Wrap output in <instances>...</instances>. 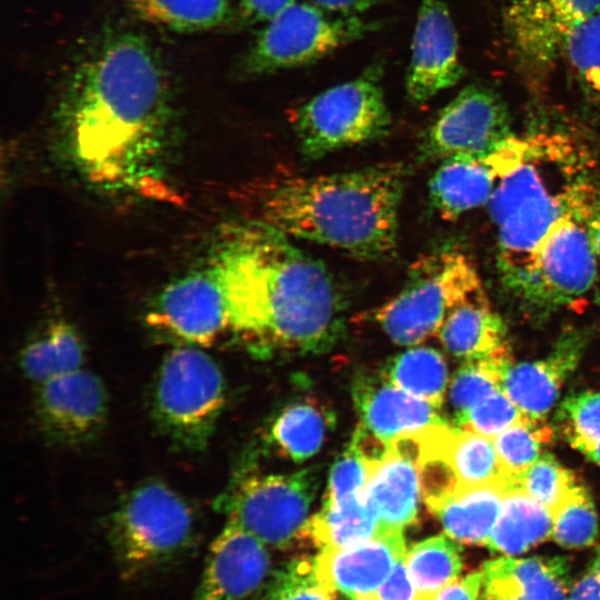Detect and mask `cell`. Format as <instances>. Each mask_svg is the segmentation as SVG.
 I'll use <instances>...</instances> for the list:
<instances>
[{
	"label": "cell",
	"mask_w": 600,
	"mask_h": 600,
	"mask_svg": "<svg viewBox=\"0 0 600 600\" xmlns=\"http://www.w3.org/2000/svg\"><path fill=\"white\" fill-rule=\"evenodd\" d=\"M590 461L600 466V440L583 447L580 450Z\"/></svg>",
	"instance_id": "f907efd6"
},
{
	"label": "cell",
	"mask_w": 600,
	"mask_h": 600,
	"mask_svg": "<svg viewBox=\"0 0 600 600\" xmlns=\"http://www.w3.org/2000/svg\"><path fill=\"white\" fill-rule=\"evenodd\" d=\"M551 538L561 547L582 549L592 546L599 532L598 516L586 487L578 483L552 511Z\"/></svg>",
	"instance_id": "e575fe53"
},
{
	"label": "cell",
	"mask_w": 600,
	"mask_h": 600,
	"mask_svg": "<svg viewBox=\"0 0 600 600\" xmlns=\"http://www.w3.org/2000/svg\"><path fill=\"white\" fill-rule=\"evenodd\" d=\"M149 326L179 346L207 347L230 327L214 270L196 272L166 287L147 316Z\"/></svg>",
	"instance_id": "4fadbf2b"
},
{
	"label": "cell",
	"mask_w": 600,
	"mask_h": 600,
	"mask_svg": "<svg viewBox=\"0 0 600 600\" xmlns=\"http://www.w3.org/2000/svg\"><path fill=\"white\" fill-rule=\"evenodd\" d=\"M488 159L496 173L488 209L498 266L520 293L543 238L593 180L590 159L572 138L550 132L511 134Z\"/></svg>",
	"instance_id": "277c9868"
},
{
	"label": "cell",
	"mask_w": 600,
	"mask_h": 600,
	"mask_svg": "<svg viewBox=\"0 0 600 600\" xmlns=\"http://www.w3.org/2000/svg\"><path fill=\"white\" fill-rule=\"evenodd\" d=\"M230 328L258 356L318 353L342 331L343 301L327 268L259 221L232 230L213 268Z\"/></svg>",
	"instance_id": "7a4b0ae2"
},
{
	"label": "cell",
	"mask_w": 600,
	"mask_h": 600,
	"mask_svg": "<svg viewBox=\"0 0 600 600\" xmlns=\"http://www.w3.org/2000/svg\"><path fill=\"white\" fill-rule=\"evenodd\" d=\"M568 600H600V578L591 568L571 584Z\"/></svg>",
	"instance_id": "c3c4849f"
},
{
	"label": "cell",
	"mask_w": 600,
	"mask_h": 600,
	"mask_svg": "<svg viewBox=\"0 0 600 600\" xmlns=\"http://www.w3.org/2000/svg\"><path fill=\"white\" fill-rule=\"evenodd\" d=\"M411 440L417 462L441 460L453 474L457 487L494 486L506 491L513 488L491 438L447 423L414 433Z\"/></svg>",
	"instance_id": "ac0fdd59"
},
{
	"label": "cell",
	"mask_w": 600,
	"mask_h": 600,
	"mask_svg": "<svg viewBox=\"0 0 600 600\" xmlns=\"http://www.w3.org/2000/svg\"><path fill=\"white\" fill-rule=\"evenodd\" d=\"M37 424L53 444L73 447L94 439L108 418V393L101 379L79 369L38 384Z\"/></svg>",
	"instance_id": "5bb4252c"
},
{
	"label": "cell",
	"mask_w": 600,
	"mask_h": 600,
	"mask_svg": "<svg viewBox=\"0 0 600 600\" xmlns=\"http://www.w3.org/2000/svg\"><path fill=\"white\" fill-rule=\"evenodd\" d=\"M526 418L500 389L487 394L467 411L454 417V424L493 439L510 426Z\"/></svg>",
	"instance_id": "ab89813d"
},
{
	"label": "cell",
	"mask_w": 600,
	"mask_h": 600,
	"mask_svg": "<svg viewBox=\"0 0 600 600\" xmlns=\"http://www.w3.org/2000/svg\"><path fill=\"white\" fill-rule=\"evenodd\" d=\"M551 510L519 488L504 492L501 510L486 547L500 556L516 557L552 534Z\"/></svg>",
	"instance_id": "4316f807"
},
{
	"label": "cell",
	"mask_w": 600,
	"mask_h": 600,
	"mask_svg": "<svg viewBox=\"0 0 600 600\" xmlns=\"http://www.w3.org/2000/svg\"><path fill=\"white\" fill-rule=\"evenodd\" d=\"M311 468L288 474L251 476L221 502L228 520L266 546L286 548L302 538L317 491Z\"/></svg>",
	"instance_id": "8fae6325"
},
{
	"label": "cell",
	"mask_w": 600,
	"mask_h": 600,
	"mask_svg": "<svg viewBox=\"0 0 600 600\" xmlns=\"http://www.w3.org/2000/svg\"><path fill=\"white\" fill-rule=\"evenodd\" d=\"M597 304H598L599 310H600V293H599L598 297H597Z\"/></svg>",
	"instance_id": "db71d44e"
},
{
	"label": "cell",
	"mask_w": 600,
	"mask_h": 600,
	"mask_svg": "<svg viewBox=\"0 0 600 600\" xmlns=\"http://www.w3.org/2000/svg\"><path fill=\"white\" fill-rule=\"evenodd\" d=\"M141 19L178 32L229 24L239 13L237 0H123Z\"/></svg>",
	"instance_id": "4dcf8cb0"
},
{
	"label": "cell",
	"mask_w": 600,
	"mask_h": 600,
	"mask_svg": "<svg viewBox=\"0 0 600 600\" xmlns=\"http://www.w3.org/2000/svg\"><path fill=\"white\" fill-rule=\"evenodd\" d=\"M407 549L402 530L384 531L348 547L321 549L314 557L316 572L336 594L371 596Z\"/></svg>",
	"instance_id": "e0dca14e"
},
{
	"label": "cell",
	"mask_w": 600,
	"mask_h": 600,
	"mask_svg": "<svg viewBox=\"0 0 600 600\" xmlns=\"http://www.w3.org/2000/svg\"><path fill=\"white\" fill-rule=\"evenodd\" d=\"M481 571L460 576L441 588L419 594L418 600H480Z\"/></svg>",
	"instance_id": "7bdbcfd3"
},
{
	"label": "cell",
	"mask_w": 600,
	"mask_h": 600,
	"mask_svg": "<svg viewBox=\"0 0 600 600\" xmlns=\"http://www.w3.org/2000/svg\"><path fill=\"white\" fill-rule=\"evenodd\" d=\"M381 532L384 531L363 494L323 501L321 510L309 519L303 537L321 550L348 547Z\"/></svg>",
	"instance_id": "f1b7e54d"
},
{
	"label": "cell",
	"mask_w": 600,
	"mask_h": 600,
	"mask_svg": "<svg viewBox=\"0 0 600 600\" xmlns=\"http://www.w3.org/2000/svg\"><path fill=\"white\" fill-rule=\"evenodd\" d=\"M511 134V121L502 98L492 89L469 84L429 127L421 153L429 160L454 156H488Z\"/></svg>",
	"instance_id": "7c38bea8"
},
{
	"label": "cell",
	"mask_w": 600,
	"mask_h": 600,
	"mask_svg": "<svg viewBox=\"0 0 600 600\" xmlns=\"http://www.w3.org/2000/svg\"><path fill=\"white\" fill-rule=\"evenodd\" d=\"M438 333L448 352L466 361L509 351L504 322L483 290L454 307Z\"/></svg>",
	"instance_id": "d4e9b609"
},
{
	"label": "cell",
	"mask_w": 600,
	"mask_h": 600,
	"mask_svg": "<svg viewBox=\"0 0 600 600\" xmlns=\"http://www.w3.org/2000/svg\"><path fill=\"white\" fill-rule=\"evenodd\" d=\"M482 290L464 254L434 252L412 266L402 290L378 309L374 319L394 343L413 346L438 333L454 307Z\"/></svg>",
	"instance_id": "52a82bcc"
},
{
	"label": "cell",
	"mask_w": 600,
	"mask_h": 600,
	"mask_svg": "<svg viewBox=\"0 0 600 600\" xmlns=\"http://www.w3.org/2000/svg\"><path fill=\"white\" fill-rule=\"evenodd\" d=\"M83 360L80 334L71 324L54 321L23 347L19 363L29 380L41 384L82 369Z\"/></svg>",
	"instance_id": "83f0119b"
},
{
	"label": "cell",
	"mask_w": 600,
	"mask_h": 600,
	"mask_svg": "<svg viewBox=\"0 0 600 600\" xmlns=\"http://www.w3.org/2000/svg\"><path fill=\"white\" fill-rule=\"evenodd\" d=\"M557 421L566 440L579 451L600 440V392L568 397L560 404Z\"/></svg>",
	"instance_id": "f35d334b"
},
{
	"label": "cell",
	"mask_w": 600,
	"mask_h": 600,
	"mask_svg": "<svg viewBox=\"0 0 600 600\" xmlns=\"http://www.w3.org/2000/svg\"><path fill=\"white\" fill-rule=\"evenodd\" d=\"M382 69L372 64L359 77L331 87L294 110L292 124L302 153L312 159L383 137L391 124Z\"/></svg>",
	"instance_id": "ba28073f"
},
{
	"label": "cell",
	"mask_w": 600,
	"mask_h": 600,
	"mask_svg": "<svg viewBox=\"0 0 600 600\" xmlns=\"http://www.w3.org/2000/svg\"><path fill=\"white\" fill-rule=\"evenodd\" d=\"M586 347L578 332L562 336L549 356L532 362H511L501 389L531 420L543 421L558 400L567 378L577 368Z\"/></svg>",
	"instance_id": "ffe728a7"
},
{
	"label": "cell",
	"mask_w": 600,
	"mask_h": 600,
	"mask_svg": "<svg viewBox=\"0 0 600 600\" xmlns=\"http://www.w3.org/2000/svg\"><path fill=\"white\" fill-rule=\"evenodd\" d=\"M504 492L494 486L456 487L424 503L448 537L459 543L484 546L499 517Z\"/></svg>",
	"instance_id": "603a6c76"
},
{
	"label": "cell",
	"mask_w": 600,
	"mask_h": 600,
	"mask_svg": "<svg viewBox=\"0 0 600 600\" xmlns=\"http://www.w3.org/2000/svg\"><path fill=\"white\" fill-rule=\"evenodd\" d=\"M600 578V547L597 550L596 557L592 561V564L590 567Z\"/></svg>",
	"instance_id": "816d5d0a"
},
{
	"label": "cell",
	"mask_w": 600,
	"mask_h": 600,
	"mask_svg": "<svg viewBox=\"0 0 600 600\" xmlns=\"http://www.w3.org/2000/svg\"><path fill=\"white\" fill-rule=\"evenodd\" d=\"M407 170L380 163L341 173L284 177L257 194L258 221L368 260L389 258L397 248L399 208Z\"/></svg>",
	"instance_id": "3957f363"
},
{
	"label": "cell",
	"mask_w": 600,
	"mask_h": 600,
	"mask_svg": "<svg viewBox=\"0 0 600 600\" xmlns=\"http://www.w3.org/2000/svg\"><path fill=\"white\" fill-rule=\"evenodd\" d=\"M170 103L168 72L150 41L129 30L106 33L73 69L61 106L82 171L97 183L162 196Z\"/></svg>",
	"instance_id": "6da1fadb"
},
{
	"label": "cell",
	"mask_w": 600,
	"mask_h": 600,
	"mask_svg": "<svg viewBox=\"0 0 600 600\" xmlns=\"http://www.w3.org/2000/svg\"><path fill=\"white\" fill-rule=\"evenodd\" d=\"M463 74L457 30L446 0H420L406 79L409 99L430 100Z\"/></svg>",
	"instance_id": "9a60e30c"
},
{
	"label": "cell",
	"mask_w": 600,
	"mask_h": 600,
	"mask_svg": "<svg viewBox=\"0 0 600 600\" xmlns=\"http://www.w3.org/2000/svg\"><path fill=\"white\" fill-rule=\"evenodd\" d=\"M508 30L522 64L534 71L551 68L564 36L549 0H519L507 14Z\"/></svg>",
	"instance_id": "484cf974"
},
{
	"label": "cell",
	"mask_w": 600,
	"mask_h": 600,
	"mask_svg": "<svg viewBox=\"0 0 600 600\" xmlns=\"http://www.w3.org/2000/svg\"><path fill=\"white\" fill-rule=\"evenodd\" d=\"M382 0H309L319 9L337 13L339 17H359V14L370 10Z\"/></svg>",
	"instance_id": "7dc6e473"
},
{
	"label": "cell",
	"mask_w": 600,
	"mask_h": 600,
	"mask_svg": "<svg viewBox=\"0 0 600 600\" xmlns=\"http://www.w3.org/2000/svg\"><path fill=\"white\" fill-rule=\"evenodd\" d=\"M378 463L349 443L331 468L323 501L363 496L371 472Z\"/></svg>",
	"instance_id": "60d3db41"
},
{
	"label": "cell",
	"mask_w": 600,
	"mask_h": 600,
	"mask_svg": "<svg viewBox=\"0 0 600 600\" xmlns=\"http://www.w3.org/2000/svg\"><path fill=\"white\" fill-rule=\"evenodd\" d=\"M549 1H550V3L552 4V7H554V6L557 4V1H558V0H549Z\"/></svg>",
	"instance_id": "11a10c76"
},
{
	"label": "cell",
	"mask_w": 600,
	"mask_h": 600,
	"mask_svg": "<svg viewBox=\"0 0 600 600\" xmlns=\"http://www.w3.org/2000/svg\"><path fill=\"white\" fill-rule=\"evenodd\" d=\"M553 9L566 39L573 29L600 10V0H558Z\"/></svg>",
	"instance_id": "f6af8a7d"
},
{
	"label": "cell",
	"mask_w": 600,
	"mask_h": 600,
	"mask_svg": "<svg viewBox=\"0 0 600 600\" xmlns=\"http://www.w3.org/2000/svg\"><path fill=\"white\" fill-rule=\"evenodd\" d=\"M374 28L359 17L331 18L311 3H292L267 21L242 56L239 71L262 76L316 62Z\"/></svg>",
	"instance_id": "9c48e42d"
},
{
	"label": "cell",
	"mask_w": 600,
	"mask_h": 600,
	"mask_svg": "<svg viewBox=\"0 0 600 600\" xmlns=\"http://www.w3.org/2000/svg\"><path fill=\"white\" fill-rule=\"evenodd\" d=\"M364 498L382 531H403L417 521L422 498L420 469L411 450L402 441L392 443L373 469Z\"/></svg>",
	"instance_id": "7402d4cb"
},
{
	"label": "cell",
	"mask_w": 600,
	"mask_h": 600,
	"mask_svg": "<svg viewBox=\"0 0 600 600\" xmlns=\"http://www.w3.org/2000/svg\"><path fill=\"white\" fill-rule=\"evenodd\" d=\"M480 571V600H568L572 584L569 561L559 556H499Z\"/></svg>",
	"instance_id": "44dd1931"
},
{
	"label": "cell",
	"mask_w": 600,
	"mask_h": 600,
	"mask_svg": "<svg viewBox=\"0 0 600 600\" xmlns=\"http://www.w3.org/2000/svg\"><path fill=\"white\" fill-rule=\"evenodd\" d=\"M512 362L509 351L469 360L456 372L450 386V403L454 417L467 411L477 401L501 389L504 371Z\"/></svg>",
	"instance_id": "d590c367"
},
{
	"label": "cell",
	"mask_w": 600,
	"mask_h": 600,
	"mask_svg": "<svg viewBox=\"0 0 600 600\" xmlns=\"http://www.w3.org/2000/svg\"><path fill=\"white\" fill-rule=\"evenodd\" d=\"M562 52L582 90L600 100V10L566 37Z\"/></svg>",
	"instance_id": "8d00e7d4"
},
{
	"label": "cell",
	"mask_w": 600,
	"mask_h": 600,
	"mask_svg": "<svg viewBox=\"0 0 600 600\" xmlns=\"http://www.w3.org/2000/svg\"><path fill=\"white\" fill-rule=\"evenodd\" d=\"M239 14L247 22L269 21L294 0H237Z\"/></svg>",
	"instance_id": "bcb514c9"
},
{
	"label": "cell",
	"mask_w": 600,
	"mask_h": 600,
	"mask_svg": "<svg viewBox=\"0 0 600 600\" xmlns=\"http://www.w3.org/2000/svg\"><path fill=\"white\" fill-rule=\"evenodd\" d=\"M348 600H377L372 596H361V597H347Z\"/></svg>",
	"instance_id": "f5cc1de1"
},
{
	"label": "cell",
	"mask_w": 600,
	"mask_h": 600,
	"mask_svg": "<svg viewBox=\"0 0 600 600\" xmlns=\"http://www.w3.org/2000/svg\"><path fill=\"white\" fill-rule=\"evenodd\" d=\"M224 401L223 374L203 350L178 346L164 356L153 380L151 416L174 447L203 451Z\"/></svg>",
	"instance_id": "8992f818"
},
{
	"label": "cell",
	"mask_w": 600,
	"mask_h": 600,
	"mask_svg": "<svg viewBox=\"0 0 600 600\" xmlns=\"http://www.w3.org/2000/svg\"><path fill=\"white\" fill-rule=\"evenodd\" d=\"M597 189L590 181L540 243L520 293L548 306L574 301L593 286L597 253L588 221Z\"/></svg>",
	"instance_id": "30bf717a"
},
{
	"label": "cell",
	"mask_w": 600,
	"mask_h": 600,
	"mask_svg": "<svg viewBox=\"0 0 600 600\" xmlns=\"http://www.w3.org/2000/svg\"><path fill=\"white\" fill-rule=\"evenodd\" d=\"M359 426L389 447L408 436L447 424L438 408L379 377L362 376L353 384Z\"/></svg>",
	"instance_id": "d6986e66"
},
{
	"label": "cell",
	"mask_w": 600,
	"mask_h": 600,
	"mask_svg": "<svg viewBox=\"0 0 600 600\" xmlns=\"http://www.w3.org/2000/svg\"><path fill=\"white\" fill-rule=\"evenodd\" d=\"M191 506L160 480H147L119 500L107 537L120 576L133 580L180 558L192 544Z\"/></svg>",
	"instance_id": "5b68a950"
},
{
	"label": "cell",
	"mask_w": 600,
	"mask_h": 600,
	"mask_svg": "<svg viewBox=\"0 0 600 600\" xmlns=\"http://www.w3.org/2000/svg\"><path fill=\"white\" fill-rule=\"evenodd\" d=\"M371 596L377 600H418L419 592L409 576L404 557L396 563L384 582Z\"/></svg>",
	"instance_id": "ee69618b"
},
{
	"label": "cell",
	"mask_w": 600,
	"mask_h": 600,
	"mask_svg": "<svg viewBox=\"0 0 600 600\" xmlns=\"http://www.w3.org/2000/svg\"><path fill=\"white\" fill-rule=\"evenodd\" d=\"M404 563L419 594L428 593L460 577L461 547L447 534L430 537L407 549Z\"/></svg>",
	"instance_id": "d6a6232c"
},
{
	"label": "cell",
	"mask_w": 600,
	"mask_h": 600,
	"mask_svg": "<svg viewBox=\"0 0 600 600\" xmlns=\"http://www.w3.org/2000/svg\"><path fill=\"white\" fill-rule=\"evenodd\" d=\"M270 600H336V593L318 578L314 558H302L281 572Z\"/></svg>",
	"instance_id": "b9f144b4"
},
{
	"label": "cell",
	"mask_w": 600,
	"mask_h": 600,
	"mask_svg": "<svg viewBox=\"0 0 600 600\" xmlns=\"http://www.w3.org/2000/svg\"><path fill=\"white\" fill-rule=\"evenodd\" d=\"M266 547L228 520L210 546L193 600H241L252 594L270 570Z\"/></svg>",
	"instance_id": "2e32d148"
},
{
	"label": "cell",
	"mask_w": 600,
	"mask_h": 600,
	"mask_svg": "<svg viewBox=\"0 0 600 600\" xmlns=\"http://www.w3.org/2000/svg\"><path fill=\"white\" fill-rule=\"evenodd\" d=\"M552 437L549 426L526 418L493 438L501 467L513 488L522 473L543 454L542 450Z\"/></svg>",
	"instance_id": "836d02e7"
},
{
	"label": "cell",
	"mask_w": 600,
	"mask_h": 600,
	"mask_svg": "<svg viewBox=\"0 0 600 600\" xmlns=\"http://www.w3.org/2000/svg\"><path fill=\"white\" fill-rule=\"evenodd\" d=\"M588 227L592 247L600 257V184H597Z\"/></svg>",
	"instance_id": "681fc988"
},
{
	"label": "cell",
	"mask_w": 600,
	"mask_h": 600,
	"mask_svg": "<svg viewBox=\"0 0 600 600\" xmlns=\"http://www.w3.org/2000/svg\"><path fill=\"white\" fill-rule=\"evenodd\" d=\"M574 474L552 454L543 453L519 478L517 488L551 510L577 486Z\"/></svg>",
	"instance_id": "74e56055"
},
{
	"label": "cell",
	"mask_w": 600,
	"mask_h": 600,
	"mask_svg": "<svg viewBox=\"0 0 600 600\" xmlns=\"http://www.w3.org/2000/svg\"><path fill=\"white\" fill-rule=\"evenodd\" d=\"M382 376L406 392L441 408L448 368L438 350L428 347L408 349L386 364Z\"/></svg>",
	"instance_id": "1f68e13d"
},
{
	"label": "cell",
	"mask_w": 600,
	"mask_h": 600,
	"mask_svg": "<svg viewBox=\"0 0 600 600\" xmlns=\"http://www.w3.org/2000/svg\"><path fill=\"white\" fill-rule=\"evenodd\" d=\"M334 417L320 402L297 400L286 406L274 418L269 437L276 448L293 461L314 456L323 444Z\"/></svg>",
	"instance_id": "f546056e"
},
{
	"label": "cell",
	"mask_w": 600,
	"mask_h": 600,
	"mask_svg": "<svg viewBox=\"0 0 600 600\" xmlns=\"http://www.w3.org/2000/svg\"><path fill=\"white\" fill-rule=\"evenodd\" d=\"M496 173L488 156H454L441 161L429 181L432 204L440 216L453 220L488 204Z\"/></svg>",
	"instance_id": "cb8c5ba5"
}]
</instances>
